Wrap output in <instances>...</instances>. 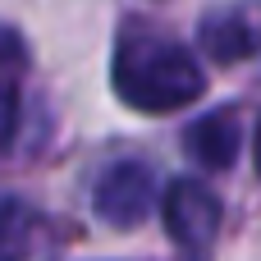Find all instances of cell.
I'll return each instance as SVG.
<instances>
[{
  "label": "cell",
  "mask_w": 261,
  "mask_h": 261,
  "mask_svg": "<svg viewBox=\"0 0 261 261\" xmlns=\"http://www.w3.org/2000/svg\"><path fill=\"white\" fill-rule=\"evenodd\" d=\"M243 147V124H239V110H211L202 119L188 124L184 133V151L202 165V170H229L234 156Z\"/></svg>",
  "instance_id": "5b68a950"
},
{
  "label": "cell",
  "mask_w": 261,
  "mask_h": 261,
  "mask_svg": "<svg viewBox=\"0 0 261 261\" xmlns=\"http://www.w3.org/2000/svg\"><path fill=\"white\" fill-rule=\"evenodd\" d=\"M197 41L216 64H239L261 55V0H225L202 14Z\"/></svg>",
  "instance_id": "277c9868"
},
{
  "label": "cell",
  "mask_w": 261,
  "mask_h": 261,
  "mask_svg": "<svg viewBox=\"0 0 261 261\" xmlns=\"http://www.w3.org/2000/svg\"><path fill=\"white\" fill-rule=\"evenodd\" d=\"M161 220L184 257L206 261L216 234H220V197L202 179H174L161 197Z\"/></svg>",
  "instance_id": "7a4b0ae2"
},
{
  "label": "cell",
  "mask_w": 261,
  "mask_h": 261,
  "mask_svg": "<svg viewBox=\"0 0 261 261\" xmlns=\"http://www.w3.org/2000/svg\"><path fill=\"white\" fill-rule=\"evenodd\" d=\"M151 206H156V170L147 161H115L92 184V211L115 229L142 225Z\"/></svg>",
  "instance_id": "3957f363"
},
{
  "label": "cell",
  "mask_w": 261,
  "mask_h": 261,
  "mask_svg": "<svg viewBox=\"0 0 261 261\" xmlns=\"http://www.w3.org/2000/svg\"><path fill=\"white\" fill-rule=\"evenodd\" d=\"M110 83H115L119 101L142 110V115L184 110L206 87L193 50L184 41L165 37L161 28H147V23H124L119 28L115 60H110Z\"/></svg>",
  "instance_id": "6da1fadb"
},
{
  "label": "cell",
  "mask_w": 261,
  "mask_h": 261,
  "mask_svg": "<svg viewBox=\"0 0 261 261\" xmlns=\"http://www.w3.org/2000/svg\"><path fill=\"white\" fill-rule=\"evenodd\" d=\"M257 170H261V128H257Z\"/></svg>",
  "instance_id": "8992f818"
}]
</instances>
